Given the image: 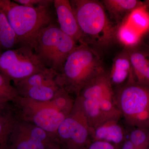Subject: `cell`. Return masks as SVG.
<instances>
[{
  "label": "cell",
  "mask_w": 149,
  "mask_h": 149,
  "mask_svg": "<svg viewBox=\"0 0 149 149\" xmlns=\"http://www.w3.org/2000/svg\"><path fill=\"white\" fill-rule=\"evenodd\" d=\"M75 99L61 88L49 101L37 102L19 96L13 103L20 119L56 136L61 123L72 110Z\"/></svg>",
  "instance_id": "cell-3"
},
{
  "label": "cell",
  "mask_w": 149,
  "mask_h": 149,
  "mask_svg": "<svg viewBox=\"0 0 149 149\" xmlns=\"http://www.w3.org/2000/svg\"><path fill=\"white\" fill-rule=\"evenodd\" d=\"M10 102H6L2 101L0 100V111L2 110Z\"/></svg>",
  "instance_id": "cell-26"
},
{
  "label": "cell",
  "mask_w": 149,
  "mask_h": 149,
  "mask_svg": "<svg viewBox=\"0 0 149 149\" xmlns=\"http://www.w3.org/2000/svg\"><path fill=\"white\" fill-rule=\"evenodd\" d=\"M141 35L125 22L118 24L116 28L115 38L126 49L136 47L141 40Z\"/></svg>",
  "instance_id": "cell-19"
},
{
  "label": "cell",
  "mask_w": 149,
  "mask_h": 149,
  "mask_svg": "<svg viewBox=\"0 0 149 149\" xmlns=\"http://www.w3.org/2000/svg\"><path fill=\"white\" fill-rule=\"evenodd\" d=\"M127 50L135 82L149 85V50L136 47Z\"/></svg>",
  "instance_id": "cell-15"
},
{
  "label": "cell",
  "mask_w": 149,
  "mask_h": 149,
  "mask_svg": "<svg viewBox=\"0 0 149 149\" xmlns=\"http://www.w3.org/2000/svg\"><path fill=\"white\" fill-rule=\"evenodd\" d=\"M85 149H119L113 144L104 141H92Z\"/></svg>",
  "instance_id": "cell-24"
},
{
  "label": "cell",
  "mask_w": 149,
  "mask_h": 149,
  "mask_svg": "<svg viewBox=\"0 0 149 149\" xmlns=\"http://www.w3.org/2000/svg\"><path fill=\"white\" fill-rule=\"evenodd\" d=\"M56 136L60 147L64 149H85L92 141L91 126L76 99L72 110L61 123Z\"/></svg>",
  "instance_id": "cell-9"
},
{
  "label": "cell",
  "mask_w": 149,
  "mask_h": 149,
  "mask_svg": "<svg viewBox=\"0 0 149 149\" xmlns=\"http://www.w3.org/2000/svg\"><path fill=\"white\" fill-rule=\"evenodd\" d=\"M128 139L136 148L148 149L149 147L148 129L136 128L130 131Z\"/></svg>",
  "instance_id": "cell-22"
},
{
  "label": "cell",
  "mask_w": 149,
  "mask_h": 149,
  "mask_svg": "<svg viewBox=\"0 0 149 149\" xmlns=\"http://www.w3.org/2000/svg\"><path fill=\"white\" fill-rule=\"evenodd\" d=\"M61 149L56 137L19 118L12 132L8 149Z\"/></svg>",
  "instance_id": "cell-11"
},
{
  "label": "cell",
  "mask_w": 149,
  "mask_h": 149,
  "mask_svg": "<svg viewBox=\"0 0 149 149\" xmlns=\"http://www.w3.org/2000/svg\"><path fill=\"white\" fill-rule=\"evenodd\" d=\"M140 35H142L149 30V13L145 5L132 11L125 20Z\"/></svg>",
  "instance_id": "cell-20"
},
{
  "label": "cell",
  "mask_w": 149,
  "mask_h": 149,
  "mask_svg": "<svg viewBox=\"0 0 149 149\" xmlns=\"http://www.w3.org/2000/svg\"><path fill=\"white\" fill-rule=\"evenodd\" d=\"M0 8L15 32L19 47L26 46L34 50L40 31L55 23L51 6L30 8L13 1L0 0Z\"/></svg>",
  "instance_id": "cell-5"
},
{
  "label": "cell",
  "mask_w": 149,
  "mask_h": 149,
  "mask_svg": "<svg viewBox=\"0 0 149 149\" xmlns=\"http://www.w3.org/2000/svg\"><path fill=\"white\" fill-rule=\"evenodd\" d=\"M103 3L111 15L118 21H122L121 23L132 11L144 5L137 0H104Z\"/></svg>",
  "instance_id": "cell-17"
},
{
  "label": "cell",
  "mask_w": 149,
  "mask_h": 149,
  "mask_svg": "<svg viewBox=\"0 0 149 149\" xmlns=\"http://www.w3.org/2000/svg\"><path fill=\"white\" fill-rule=\"evenodd\" d=\"M46 68L32 48L26 46L0 52V73L13 85Z\"/></svg>",
  "instance_id": "cell-8"
},
{
  "label": "cell",
  "mask_w": 149,
  "mask_h": 149,
  "mask_svg": "<svg viewBox=\"0 0 149 149\" xmlns=\"http://www.w3.org/2000/svg\"><path fill=\"white\" fill-rule=\"evenodd\" d=\"M119 120H110L91 128L92 141H104L120 148L125 139V132Z\"/></svg>",
  "instance_id": "cell-13"
},
{
  "label": "cell",
  "mask_w": 149,
  "mask_h": 149,
  "mask_svg": "<svg viewBox=\"0 0 149 149\" xmlns=\"http://www.w3.org/2000/svg\"><path fill=\"white\" fill-rule=\"evenodd\" d=\"M53 6L60 29L76 43H81L82 33L70 1L54 0Z\"/></svg>",
  "instance_id": "cell-12"
},
{
  "label": "cell",
  "mask_w": 149,
  "mask_h": 149,
  "mask_svg": "<svg viewBox=\"0 0 149 149\" xmlns=\"http://www.w3.org/2000/svg\"><path fill=\"white\" fill-rule=\"evenodd\" d=\"M19 119L13 103H9L0 111V149H8L9 141L14 127Z\"/></svg>",
  "instance_id": "cell-16"
},
{
  "label": "cell",
  "mask_w": 149,
  "mask_h": 149,
  "mask_svg": "<svg viewBox=\"0 0 149 149\" xmlns=\"http://www.w3.org/2000/svg\"><path fill=\"white\" fill-rule=\"evenodd\" d=\"M118 109L128 125L149 129V85L128 83L114 91Z\"/></svg>",
  "instance_id": "cell-7"
},
{
  "label": "cell",
  "mask_w": 149,
  "mask_h": 149,
  "mask_svg": "<svg viewBox=\"0 0 149 149\" xmlns=\"http://www.w3.org/2000/svg\"><path fill=\"white\" fill-rule=\"evenodd\" d=\"M120 149H136V148L129 139H125V141H123L122 145L120 146Z\"/></svg>",
  "instance_id": "cell-25"
},
{
  "label": "cell",
  "mask_w": 149,
  "mask_h": 149,
  "mask_svg": "<svg viewBox=\"0 0 149 149\" xmlns=\"http://www.w3.org/2000/svg\"><path fill=\"white\" fill-rule=\"evenodd\" d=\"M77 46V43L54 23L40 31L34 51L46 68L58 73Z\"/></svg>",
  "instance_id": "cell-6"
},
{
  "label": "cell",
  "mask_w": 149,
  "mask_h": 149,
  "mask_svg": "<svg viewBox=\"0 0 149 149\" xmlns=\"http://www.w3.org/2000/svg\"><path fill=\"white\" fill-rule=\"evenodd\" d=\"M20 5L30 8L51 6L53 5L54 0H14Z\"/></svg>",
  "instance_id": "cell-23"
},
{
  "label": "cell",
  "mask_w": 149,
  "mask_h": 149,
  "mask_svg": "<svg viewBox=\"0 0 149 149\" xmlns=\"http://www.w3.org/2000/svg\"><path fill=\"white\" fill-rule=\"evenodd\" d=\"M15 87L11 81L0 73V100L6 102H14L18 97Z\"/></svg>",
  "instance_id": "cell-21"
},
{
  "label": "cell",
  "mask_w": 149,
  "mask_h": 149,
  "mask_svg": "<svg viewBox=\"0 0 149 149\" xmlns=\"http://www.w3.org/2000/svg\"><path fill=\"white\" fill-rule=\"evenodd\" d=\"M136 149H138V148H136Z\"/></svg>",
  "instance_id": "cell-27"
},
{
  "label": "cell",
  "mask_w": 149,
  "mask_h": 149,
  "mask_svg": "<svg viewBox=\"0 0 149 149\" xmlns=\"http://www.w3.org/2000/svg\"><path fill=\"white\" fill-rule=\"evenodd\" d=\"M75 99L80 104L91 128L107 120H119L122 117L108 73L105 70L85 85Z\"/></svg>",
  "instance_id": "cell-2"
},
{
  "label": "cell",
  "mask_w": 149,
  "mask_h": 149,
  "mask_svg": "<svg viewBox=\"0 0 149 149\" xmlns=\"http://www.w3.org/2000/svg\"><path fill=\"white\" fill-rule=\"evenodd\" d=\"M19 47L17 37L5 14L0 8V52Z\"/></svg>",
  "instance_id": "cell-18"
},
{
  "label": "cell",
  "mask_w": 149,
  "mask_h": 149,
  "mask_svg": "<svg viewBox=\"0 0 149 149\" xmlns=\"http://www.w3.org/2000/svg\"><path fill=\"white\" fill-rule=\"evenodd\" d=\"M109 77L113 87L118 88L128 83L135 82L127 49L118 55L113 62Z\"/></svg>",
  "instance_id": "cell-14"
},
{
  "label": "cell",
  "mask_w": 149,
  "mask_h": 149,
  "mask_svg": "<svg viewBox=\"0 0 149 149\" xmlns=\"http://www.w3.org/2000/svg\"><path fill=\"white\" fill-rule=\"evenodd\" d=\"M57 74L46 68L13 85L19 97L37 102L49 101L61 90L56 81Z\"/></svg>",
  "instance_id": "cell-10"
},
{
  "label": "cell",
  "mask_w": 149,
  "mask_h": 149,
  "mask_svg": "<svg viewBox=\"0 0 149 149\" xmlns=\"http://www.w3.org/2000/svg\"><path fill=\"white\" fill-rule=\"evenodd\" d=\"M104 70L98 52L82 43L68 56L57 74L56 81L61 88L75 98L85 85Z\"/></svg>",
  "instance_id": "cell-1"
},
{
  "label": "cell",
  "mask_w": 149,
  "mask_h": 149,
  "mask_svg": "<svg viewBox=\"0 0 149 149\" xmlns=\"http://www.w3.org/2000/svg\"><path fill=\"white\" fill-rule=\"evenodd\" d=\"M72 8L82 35L80 44L96 50L111 45L116 27L113 26L102 4L95 0H71Z\"/></svg>",
  "instance_id": "cell-4"
},
{
  "label": "cell",
  "mask_w": 149,
  "mask_h": 149,
  "mask_svg": "<svg viewBox=\"0 0 149 149\" xmlns=\"http://www.w3.org/2000/svg\"></svg>",
  "instance_id": "cell-28"
}]
</instances>
